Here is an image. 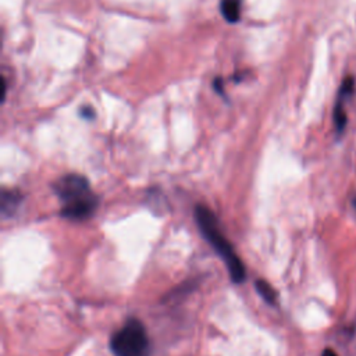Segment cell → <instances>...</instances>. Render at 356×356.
<instances>
[{"label": "cell", "mask_w": 356, "mask_h": 356, "mask_svg": "<svg viewBox=\"0 0 356 356\" xmlns=\"http://www.w3.org/2000/svg\"><path fill=\"white\" fill-rule=\"evenodd\" d=\"M54 192L61 202V216L82 221L97 209L99 199L90 189L89 181L79 174H67L54 182Z\"/></svg>", "instance_id": "cell-1"}, {"label": "cell", "mask_w": 356, "mask_h": 356, "mask_svg": "<svg viewBox=\"0 0 356 356\" xmlns=\"http://www.w3.org/2000/svg\"><path fill=\"white\" fill-rule=\"evenodd\" d=\"M195 220L199 225L200 232L206 238V241L214 248L217 254L222 259L229 273V277L234 282L241 284L246 278V271L242 260L235 253L232 245L227 239V236L220 229V222L214 213L206 206L197 204L195 207Z\"/></svg>", "instance_id": "cell-2"}, {"label": "cell", "mask_w": 356, "mask_h": 356, "mask_svg": "<svg viewBox=\"0 0 356 356\" xmlns=\"http://www.w3.org/2000/svg\"><path fill=\"white\" fill-rule=\"evenodd\" d=\"M110 348L114 356H149L150 341L140 320L131 317L111 337Z\"/></svg>", "instance_id": "cell-3"}, {"label": "cell", "mask_w": 356, "mask_h": 356, "mask_svg": "<svg viewBox=\"0 0 356 356\" xmlns=\"http://www.w3.org/2000/svg\"><path fill=\"white\" fill-rule=\"evenodd\" d=\"M22 195L15 189H3L1 191V214L4 217H11L19 207Z\"/></svg>", "instance_id": "cell-4"}, {"label": "cell", "mask_w": 356, "mask_h": 356, "mask_svg": "<svg viewBox=\"0 0 356 356\" xmlns=\"http://www.w3.org/2000/svg\"><path fill=\"white\" fill-rule=\"evenodd\" d=\"M241 7H242L241 0H221L220 3L221 14L228 22H236L239 19Z\"/></svg>", "instance_id": "cell-5"}, {"label": "cell", "mask_w": 356, "mask_h": 356, "mask_svg": "<svg viewBox=\"0 0 356 356\" xmlns=\"http://www.w3.org/2000/svg\"><path fill=\"white\" fill-rule=\"evenodd\" d=\"M254 288L259 292V295L270 305H275L277 303V292L275 289L270 285V282H267L266 280H257L254 282Z\"/></svg>", "instance_id": "cell-6"}, {"label": "cell", "mask_w": 356, "mask_h": 356, "mask_svg": "<svg viewBox=\"0 0 356 356\" xmlns=\"http://www.w3.org/2000/svg\"><path fill=\"white\" fill-rule=\"evenodd\" d=\"M81 115L86 120H92L95 117V111L92 107H82L81 108Z\"/></svg>", "instance_id": "cell-7"}, {"label": "cell", "mask_w": 356, "mask_h": 356, "mask_svg": "<svg viewBox=\"0 0 356 356\" xmlns=\"http://www.w3.org/2000/svg\"><path fill=\"white\" fill-rule=\"evenodd\" d=\"M321 356H338V355L334 350H331V349H325Z\"/></svg>", "instance_id": "cell-8"}, {"label": "cell", "mask_w": 356, "mask_h": 356, "mask_svg": "<svg viewBox=\"0 0 356 356\" xmlns=\"http://www.w3.org/2000/svg\"><path fill=\"white\" fill-rule=\"evenodd\" d=\"M353 204H355V207H356V196H355V199H353Z\"/></svg>", "instance_id": "cell-9"}]
</instances>
